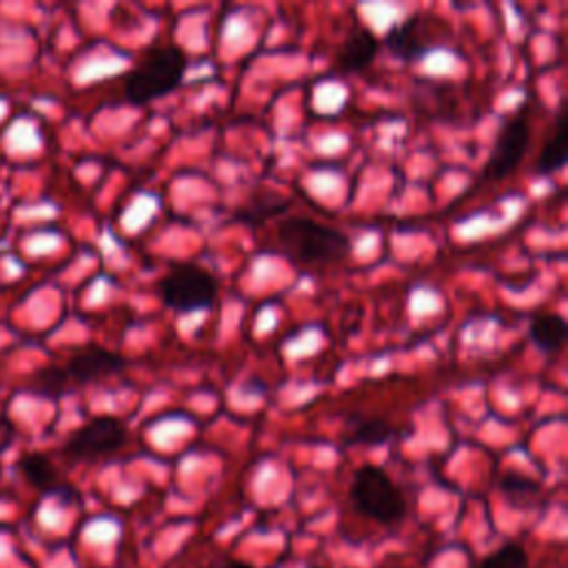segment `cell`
Segmentation results:
<instances>
[{
  "mask_svg": "<svg viewBox=\"0 0 568 568\" xmlns=\"http://www.w3.org/2000/svg\"><path fill=\"white\" fill-rule=\"evenodd\" d=\"M277 237L284 253L300 264L339 262L351 253V242L342 231L308 217H286Z\"/></svg>",
  "mask_w": 568,
  "mask_h": 568,
  "instance_id": "obj_1",
  "label": "cell"
},
{
  "mask_svg": "<svg viewBox=\"0 0 568 568\" xmlns=\"http://www.w3.org/2000/svg\"><path fill=\"white\" fill-rule=\"evenodd\" d=\"M186 71V58L178 47L149 51L126 75L124 93L131 104H146L173 91Z\"/></svg>",
  "mask_w": 568,
  "mask_h": 568,
  "instance_id": "obj_2",
  "label": "cell"
},
{
  "mask_svg": "<svg viewBox=\"0 0 568 568\" xmlns=\"http://www.w3.org/2000/svg\"><path fill=\"white\" fill-rule=\"evenodd\" d=\"M351 501L362 515L379 524H395L406 515L404 495L386 470L373 464H364L355 470L351 481Z\"/></svg>",
  "mask_w": 568,
  "mask_h": 568,
  "instance_id": "obj_3",
  "label": "cell"
},
{
  "mask_svg": "<svg viewBox=\"0 0 568 568\" xmlns=\"http://www.w3.org/2000/svg\"><path fill=\"white\" fill-rule=\"evenodd\" d=\"M215 291V277L197 264L173 266L160 280L162 302L178 313H195L211 308Z\"/></svg>",
  "mask_w": 568,
  "mask_h": 568,
  "instance_id": "obj_4",
  "label": "cell"
},
{
  "mask_svg": "<svg viewBox=\"0 0 568 568\" xmlns=\"http://www.w3.org/2000/svg\"><path fill=\"white\" fill-rule=\"evenodd\" d=\"M126 428L113 415H100L73 430L64 442V455L71 459H95L118 450L124 444Z\"/></svg>",
  "mask_w": 568,
  "mask_h": 568,
  "instance_id": "obj_5",
  "label": "cell"
},
{
  "mask_svg": "<svg viewBox=\"0 0 568 568\" xmlns=\"http://www.w3.org/2000/svg\"><path fill=\"white\" fill-rule=\"evenodd\" d=\"M530 140V124L524 115H513L506 120L497 133L495 146L484 164L481 178L501 180L506 178L524 158Z\"/></svg>",
  "mask_w": 568,
  "mask_h": 568,
  "instance_id": "obj_6",
  "label": "cell"
},
{
  "mask_svg": "<svg viewBox=\"0 0 568 568\" xmlns=\"http://www.w3.org/2000/svg\"><path fill=\"white\" fill-rule=\"evenodd\" d=\"M124 366V359L106 348H98V346H89L84 348L82 353L73 355L67 366L62 368L64 375H67V382H80V384H87V382H93L98 377H104V375H111L115 371H120Z\"/></svg>",
  "mask_w": 568,
  "mask_h": 568,
  "instance_id": "obj_7",
  "label": "cell"
},
{
  "mask_svg": "<svg viewBox=\"0 0 568 568\" xmlns=\"http://www.w3.org/2000/svg\"><path fill=\"white\" fill-rule=\"evenodd\" d=\"M375 53H377V38L373 36V31L359 24L346 36V40L337 49L335 64L342 73H353L368 67L375 60Z\"/></svg>",
  "mask_w": 568,
  "mask_h": 568,
  "instance_id": "obj_8",
  "label": "cell"
},
{
  "mask_svg": "<svg viewBox=\"0 0 568 568\" xmlns=\"http://www.w3.org/2000/svg\"><path fill=\"white\" fill-rule=\"evenodd\" d=\"M18 468L22 473V477L38 490L42 493H62L64 486L58 477L55 466L49 462V457H44L42 453H27L20 457Z\"/></svg>",
  "mask_w": 568,
  "mask_h": 568,
  "instance_id": "obj_9",
  "label": "cell"
},
{
  "mask_svg": "<svg viewBox=\"0 0 568 568\" xmlns=\"http://www.w3.org/2000/svg\"><path fill=\"white\" fill-rule=\"evenodd\" d=\"M566 133H568L566 106L561 104L559 111H557V118H555V131H552L550 140L544 144V149L539 153V160H537V173L539 175L555 173L564 166V162H566V142H568Z\"/></svg>",
  "mask_w": 568,
  "mask_h": 568,
  "instance_id": "obj_10",
  "label": "cell"
},
{
  "mask_svg": "<svg viewBox=\"0 0 568 568\" xmlns=\"http://www.w3.org/2000/svg\"><path fill=\"white\" fill-rule=\"evenodd\" d=\"M419 20L417 18H408L402 24H395L388 33H386V47L390 49V53H395L397 58L404 60H415L424 53L426 44L417 31Z\"/></svg>",
  "mask_w": 568,
  "mask_h": 568,
  "instance_id": "obj_11",
  "label": "cell"
},
{
  "mask_svg": "<svg viewBox=\"0 0 568 568\" xmlns=\"http://www.w3.org/2000/svg\"><path fill=\"white\" fill-rule=\"evenodd\" d=\"M566 322L561 315H541L530 326L532 344L544 353H557L566 339Z\"/></svg>",
  "mask_w": 568,
  "mask_h": 568,
  "instance_id": "obj_12",
  "label": "cell"
},
{
  "mask_svg": "<svg viewBox=\"0 0 568 568\" xmlns=\"http://www.w3.org/2000/svg\"><path fill=\"white\" fill-rule=\"evenodd\" d=\"M393 435V426L382 419V417H368V419H359L353 430L348 442L351 444H382Z\"/></svg>",
  "mask_w": 568,
  "mask_h": 568,
  "instance_id": "obj_13",
  "label": "cell"
},
{
  "mask_svg": "<svg viewBox=\"0 0 568 568\" xmlns=\"http://www.w3.org/2000/svg\"><path fill=\"white\" fill-rule=\"evenodd\" d=\"M477 568H528V555L519 544H504L486 555Z\"/></svg>",
  "mask_w": 568,
  "mask_h": 568,
  "instance_id": "obj_14",
  "label": "cell"
},
{
  "mask_svg": "<svg viewBox=\"0 0 568 568\" xmlns=\"http://www.w3.org/2000/svg\"><path fill=\"white\" fill-rule=\"evenodd\" d=\"M501 488L508 490V493H532L537 488V484L528 477H521V475H506L501 479Z\"/></svg>",
  "mask_w": 568,
  "mask_h": 568,
  "instance_id": "obj_15",
  "label": "cell"
},
{
  "mask_svg": "<svg viewBox=\"0 0 568 568\" xmlns=\"http://www.w3.org/2000/svg\"><path fill=\"white\" fill-rule=\"evenodd\" d=\"M16 439V426L4 417L0 415V453H4Z\"/></svg>",
  "mask_w": 568,
  "mask_h": 568,
  "instance_id": "obj_16",
  "label": "cell"
},
{
  "mask_svg": "<svg viewBox=\"0 0 568 568\" xmlns=\"http://www.w3.org/2000/svg\"><path fill=\"white\" fill-rule=\"evenodd\" d=\"M222 568H255V566L244 564V561H235V559H224V561H222Z\"/></svg>",
  "mask_w": 568,
  "mask_h": 568,
  "instance_id": "obj_17",
  "label": "cell"
},
{
  "mask_svg": "<svg viewBox=\"0 0 568 568\" xmlns=\"http://www.w3.org/2000/svg\"><path fill=\"white\" fill-rule=\"evenodd\" d=\"M195 568H222V564H206V566H195Z\"/></svg>",
  "mask_w": 568,
  "mask_h": 568,
  "instance_id": "obj_18",
  "label": "cell"
},
{
  "mask_svg": "<svg viewBox=\"0 0 568 568\" xmlns=\"http://www.w3.org/2000/svg\"><path fill=\"white\" fill-rule=\"evenodd\" d=\"M308 568H326V566H308Z\"/></svg>",
  "mask_w": 568,
  "mask_h": 568,
  "instance_id": "obj_19",
  "label": "cell"
}]
</instances>
